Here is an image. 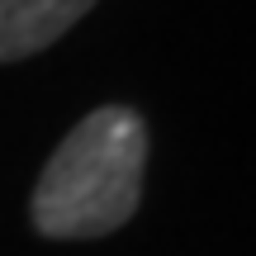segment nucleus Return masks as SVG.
I'll use <instances>...</instances> for the list:
<instances>
[{
	"label": "nucleus",
	"mask_w": 256,
	"mask_h": 256,
	"mask_svg": "<svg viewBox=\"0 0 256 256\" xmlns=\"http://www.w3.org/2000/svg\"><path fill=\"white\" fill-rule=\"evenodd\" d=\"M147 124L133 104H100L38 171L28 218L38 238L86 242L119 232L142 204Z\"/></svg>",
	"instance_id": "nucleus-1"
},
{
	"label": "nucleus",
	"mask_w": 256,
	"mask_h": 256,
	"mask_svg": "<svg viewBox=\"0 0 256 256\" xmlns=\"http://www.w3.org/2000/svg\"><path fill=\"white\" fill-rule=\"evenodd\" d=\"M100 0H0V66L52 48Z\"/></svg>",
	"instance_id": "nucleus-2"
}]
</instances>
